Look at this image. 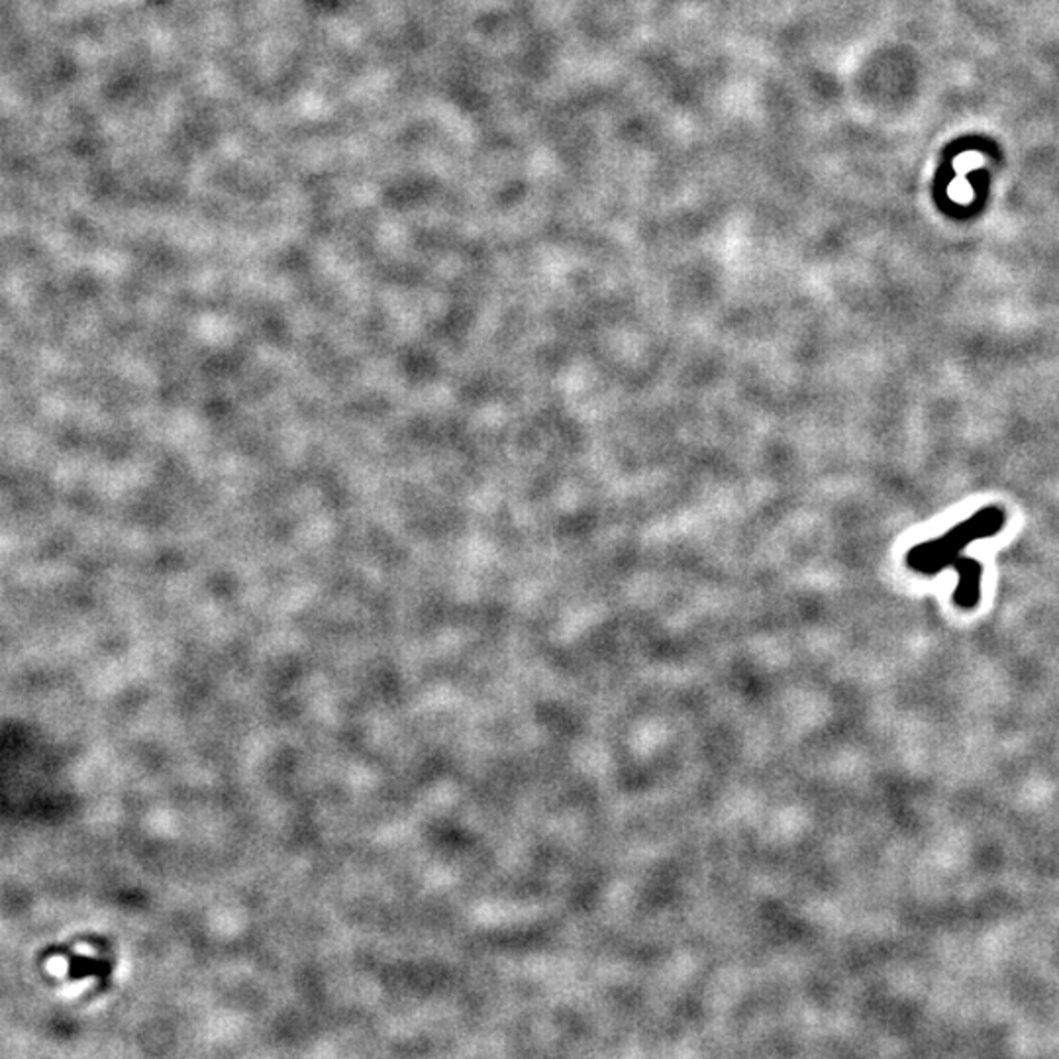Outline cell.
Listing matches in <instances>:
<instances>
[{
	"label": "cell",
	"mask_w": 1059,
	"mask_h": 1059,
	"mask_svg": "<svg viewBox=\"0 0 1059 1059\" xmlns=\"http://www.w3.org/2000/svg\"><path fill=\"white\" fill-rule=\"evenodd\" d=\"M1005 522L1006 515L1003 508H981L977 515L953 526L952 530L944 536L910 548L907 553V565L925 575H936L940 570L953 568L960 577L953 603L963 610H971L980 603L983 570L980 561L963 558L962 552L975 540L997 536L1005 528Z\"/></svg>",
	"instance_id": "1"
}]
</instances>
